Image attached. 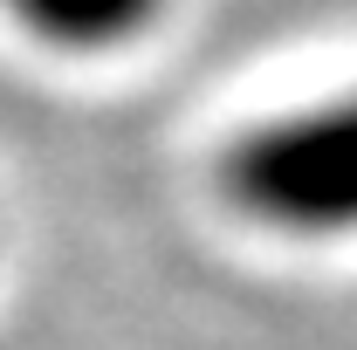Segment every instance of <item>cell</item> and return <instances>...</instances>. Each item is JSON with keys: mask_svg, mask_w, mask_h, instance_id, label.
Masks as SVG:
<instances>
[{"mask_svg": "<svg viewBox=\"0 0 357 350\" xmlns=\"http://www.w3.org/2000/svg\"><path fill=\"white\" fill-rule=\"evenodd\" d=\"M220 192L234 213L296 241L357 234V96L268 117L220 158Z\"/></svg>", "mask_w": 357, "mask_h": 350, "instance_id": "6da1fadb", "label": "cell"}, {"mask_svg": "<svg viewBox=\"0 0 357 350\" xmlns=\"http://www.w3.org/2000/svg\"><path fill=\"white\" fill-rule=\"evenodd\" d=\"M0 7L62 55H110L165 21V0H0Z\"/></svg>", "mask_w": 357, "mask_h": 350, "instance_id": "7a4b0ae2", "label": "cell"}]
</instances>
